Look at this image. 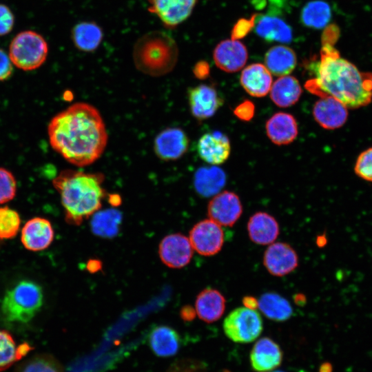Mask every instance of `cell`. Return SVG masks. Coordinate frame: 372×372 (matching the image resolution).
Returning <instances> with one entry per match:
<instances>
[{
  "mask_svg": "<svg viewBox=\"0 0 372 372\" xmlns=\"http://www.w3.org/2000/svg\"><path fill=\"white\" fill-rule=\"evenodd\" d=\"M48 43L39 33L32 30L19 32L9 46V56L18 68L30 71L39 68L46 60Z\"/></svg>",
  "mask_w": 372,
  "mask_h": 372,
  "instance_id": "8992f818",
  "label": "cell"
},
{
  "mask_svg": "<svg viewBox=\"0 0 372 372\" xmlns=\"http://www.w3.org/2000/svg\"><path fill=\"white\" fill-rule=\"evenodd\" d=\"M225 305L226 300L221 292L216 289L206 288L197 296L195 310L200 320L211 323L222 317Z\"/></svg>",
  "mask_w": 372,
  "mask_h": 372,
  "instance_id": "603a6c76",
  "label": "cell"
},
{
  "mask_svg": "<svg viewBox=\"0 0 372 372\" xmlns=\"http://www.w3.org/2000/svg\"><path fill=\"white\" fill-rule=\"evenodd\" d=\"M258 308L269 319L283 322L293 315V308L287 299L276 292H266L258 299Z\"/></svg>",
  "mask_w": 372,
  "mask_h": 372,
  "instance_id": "f1b7e54d",
  "label": "cell"
},
{
  "mask_svg": "<svg viewBox=\"0 0 372 372\" xmlns=\"http://www.w3.org/2000/svg\"><path fill=\"white\" fill-rule=\"evenodd\" d=\"M161 261L167 267L180 269L190 262L193 248L189 239L181 234L165 236L161 242L158 249Z\"/></svg>",
  "mask_w": 372,
  "mask_h": 372,
  "instance_id": "8fae6325",
  "label": "cell"
},
{
  "mask_svg": "<svg viewBox=\"0 0 372 372\" xmlns=\"http://www.w3.org/2000/svg\"><path fill=\"white\" fill-rule=\"evenodd\" d=\"M197 151L200 158L207 163L219 165L225 163L230 155V141L221 132H207L199 138Z\"/></svg>",
  "mask_w": 372,
  "mask_h": 372,
  "instance_id": "9a60e30c",
  "label": "cell"
},
{
  "mask_svg": "<svg viewBox=\"0 0 372 372\" xmlns=\"http://www.w3.org/2000/svg\"><path fill=\"white\" fill-rule=\"evenodd\" d=\"M255 30L259 37L268 41L287 43L292 40L291 27L278 17L271 15L260 17L256 24Z\"/></svg>",
  "mask_w": 372,
  "mask_h": 372,
  "instance_id": "83f0119b",
  "label": "cell"
},
{
  "mask_svg": "<svg viewBox=\"0 0 372 372\" xmlns=\"http://www.w3.org/2000/svg\"><path fill=\"white\" fill-rule=\"evenodd\" d=\"M17 192V181L9 170L0 167V204L12 200Z\"/></svg>",
  "mask_w": 372,
  "mask_h": 372,
  "instance_id": "d590c367",
  "label": "cell"
},
{
  "mask_svg": "<svg viewBox=\"0 0 372 372\" xmlns=\"http://www.w3.org/2000/svg\"><path fill=\"white\" fill-rule=\"evenodd\" d=\"M354 170L359 177L372 182V147L368 148L359 155Z\"/></svg>",
  "mask_w": 372,
  "mask_h": 372,
  "instance_id": "8d00e7d4",
  "label": "cell"
},
{
  "mask_svg": "<svg viewBox=\"0 0 372 372\" xmlns=\"http://www.w3.org/2000/svg\"><path fill=\"white\" fill-rule=\"evenodd\" d=\"M340 37V29L335 24L327 26L321 37L322 45H334Z\"/></svg>",
  "mask_w": 372,
  "mask_h": 372,
  "instance_id": "b9f144b4",
  "label": "cell"
},
{
  "mask_svg": "<svg viewBox=\"0 0 372 372\" xmlns=\"http://www.w3.org/2000/svg\"><path fill=\"white\" fill-rule=\"evenodd\" d=\"M216 66L221 70L233 73L240 70L246 64L248 52L246 46L237 39H226L220 42L213 52Z\"/></svg>",
  "mask_w": 372,
  "mask_h": 372,
  "instance_id": "5bb4252c",
  "label": "cell"
},
{
  "mask_svg": "<svg viewBox=\"0 0 372 372\" xmlns=\"http://www.w3.org/2000/svg\"><path fill=\"white\" fill-rule=\"evenodd\" d=\"M319 372H332V366L330 363L325 362L321 364Z\"/></svg>",
  "mask_w": 372,
  "mask_h": 372,
  "instance_id": "c3c4849f",
  "label": "cell"
},
{
  "mask_svg": "<svg viewBox=\"0 0 372 372\" xmlns=\"http://www.w3.org/2000/svg\"><path fill=\"white\" fill-rule=\"evenodd\" d=\"M296 64L295 52L284 45L271 47L265 56V65L271 74L277 76L289 75L295 69Z\"/></svg>",
  "mask_w": 372,
  "mask_h": 372,
  "instance_id": "d4e9b609",
  "label": "cell"
},
{
  "mask_svg": "<svg viewBox=\"0 0 372 372\" xmlns=\"http://www.w3.org/2000/svg\"><path fill=\"white\" fill-rule=\"evenodd\" d=\"M315 121L323 128L334 130L342 127L348 117L347 107L331 96L321 97L313 107Z\"/></svg>",
  "mask_w": 372,
  "mask_h": 372,
  "instance_id": "e0dca14e",
  "label": "cell"
},
{
  "mask_svg": "<svg viewBox=\"0 0 372 372\" xmlns=\"http://www.w3.org/2000/svg\"><path fill=\"white\" fill-rule=\"evenodd\" d=\"M266 133L270 141L278 145L292 143L298 134V127L294 116L287 112H277L265 125Z\"/></svg>",
  "mask_w": 372,
  "mask_h": 372,
  "instance_id": "44dd1931",
  "label": "cell"
},
{
  "mask_svg": "<svg viewBox=\"0 0 372 372\" xmlns=\"http://www.w3.org/2000/svg\"><path fill=\"white\" fill-rule=\"evenodd\" d=\"M300 372H305V371H301Z\"/></svg>",
  "mask_w": 372,
  "mask_h": 372,
  "instance_id": "816d5d0a",
  "label": "cell"
},
{
  "mask_svg": "<svg viewBox=\"0 0 372 372\" xmlns=\"http://www.w3.org/2000/svg\"><path fill=\"white\" fill-rule=\"evenodd\" d=\"M180 313L182 319L186 321L192 320L196 315L195 309L189 305L183 307Z\"/></svg>",
  "mask_w": 372,
  "mask_h": 372,
  "instance_id": "ee69618b",
  "label": "cell"
},
{
  "mask_svg": "<svg viewBox=\"0 0 372 372\" xmlns=\"http://www.w3.org/2000/svg\"><path fill=\"white\" fill-rule=\"evenodd\" d=\"M302 90L298 80L294 76H280L272 83L270 97L278 107H289L299 100Z\"/></svg>",
  "mask_w": 372,
  "mask_h": 372,
  "instance_id": "4316f807",
  "label": "cell"
},
{
  "mask_svg": "<svg viewBox=\"0 0 372 372\" xmlns=\"http://www.w3.org/2000/svg\"><path fill=\"white\" fill-rule=\"evenodd\" d=\"M254 21V18H252L249 21L245 19L239 21L234 28L231 39H236L244 37L253 26Z\"/></svg>",
  "mask_w": 372,
  "mask_h": 372,
  "instance_id": "7bdbcfd3",
  "label": "cell"
},
{
  "mask_svg": "<svg viewBox=\"0 0 372 372\" xmlns=\"http://www.w3.org/2000/svg\"><path fill=\"white\" fill-rule=\"evenodd\" d=\"M48 134L51 147L70 163L85 167L103 154L108 136L99 110L79 102L56 114Z\"/></svg>",
  "mask_w": 372,
  "mask_h": 372,
  "instance_id": "6da1fadb",
  "label": "cell"
},
{
  "mask_svg": "<svg viewBox=\"0 0 372 372\" xmlns=\"http://www.w3.org/2000/svg\"><path fill=\"white\" fill-rule=\"evenodd\" d=\"M282 352L280 346L272 339L265 337L259 339L250 352V362L257 372H269L280 366Z\"/></svg>",
  "mask_w": 372,
  "mask_h": 372,
  "instance_id": "ac0fdd59",
  "label": "cell"
},
{
  "mask_svg": "<svg viewBox=\"0 0 372 372\" xmlns=\"http://www.w3.org/2000/svg\"><path fill=\"white\" fill-rule=\"evenodd\" d=\"M272 76L262 63H252L245 68L240 74V82L244 90L251 96H266L272 85Z\"/></svg>",
  "mask_w": 372,
  "mask_h": 372,
  "instance_id": "7402d4cb",
  "label": "cell"
},
{
  "mask_svg": "<svg viewBox=\"0 0 372 372\" xmlns=\"http://www.w3.org/2000/svg\"><path fill=\"white\" fill-rule=\"evenodd\" d=\"M263 265L274 276L282 277L293 271L298 266V256L288 243L273 242L265 251Z\"/></svg>",
  "mask_w": 372,
  "mask_h": 372,
  "instance_id": "30bf717a",
  "label": "cell"
},
{
  "mask_svg": "<svg viewBox=\"0 0 372 372\" xmlns=\"http://www.w3.org/2000/svg\"><path fill=\"white\" fill-rule=\"evenodd\" d=\"M28 350V345L17 346L9 333L0 330V371L8 369Z\"/></svg>",
  "mask_w": 372,
  "mask_h": 372,
  "instance_id": "d6a6232c",
  "label": "cell"
},
{
  "mask_svg": "<svg viewBox=\"0 0 372 372\" xmlns=\"http://www.w3.org/2000/svg\"><path fill=\"white\" fill-rule=\"evenodd\" d=\"M187 97L192 114L200 121L213 116L223 104L218 91L204 84L190 88Z\"/></svg>",
  "mask_w": 372,
  "mask_h": 372,
  "instance_id": "7c38bea8",
  "label": "cell"
},
{
  "mask_svg": "<svg viewBox=\"0 0 372 372\" xmlns=\"http://www.w3.org/2000/svg\"><path fill=\"white\" fill-rule=\"evenodd\" d=\"M148 343L152 351L158 357L169 358L176 355L180 347L178 332L166 325L156 326L151 330Z\"/></svg>",
  "mask_w": 372,
  "mask_h": 372,
  "instance_id": "cb8c5ba5",
  "label": "cell"
},
{
  "mask_svg": "<svg viewBox=\"0 0 372 372\" xmlns=\"http://www.w3.org/2000/svg\"><path fill=\"white\" fill-rule=\"evenodd\" d=\"M14 17L11 10L0 3V36L8 34L13 28Z\"/></svg>",
  "mask_w": 372,
  "mask_h": 372,
  "instance_id": "f35d334b",
  "label": "cell"
},
{
  "mask_svg": "<svg viewBox=\"0 0 372 372\" xmlns=\"http://www.w3.org/2000/svg\"><path fill=\"white\" fill-rule=\"evenodd\" d=\"M21 219L14 209L5 206L0 207V240L14 238L20 227Z\"/></svg>",
  "mask_w": 372,
  "mask_h": 372,
  "instance_id": "e575fe53",
  "label": "cell"
},
{
  "mask_svg": "<svg viewBox=\"0 0 372 372\" xmlns=\"http://www.w3.org/2000/svg\"><path fill=\"white\" fill-rule=\"evenodd\" d=\"M15 372H64L59 362L46 353L35 355L21 363Z\"/></svg>",
  "mask_w": 372,
  "mask_h": 372,
  "instance_id": "836d02e7",
  "label": "cell"
},
{
  "mask_svg": "<svg viewBox=\"0 0 372 372\" xmlns=\"http://www.w3.org/2000/svg\"><path fill=\"white\" fill-rule=\"evenodd\" d=\"M315 78L305 87L320 98L331 96L349 108L367 105L372 100V73L360 71L340 56L334 45H322Z\"/></svg>",
  "mask_w": 372,
  "mask_h": 372,
  "instance_id": "7a4b0ae2",
  "label": "cell"
},
{
  "mask_svg": "<svg viewBox=\"0 0 372 372\" xmlns=\"http://www.w3.org/2000/svg\"><path fill=\"white\" fill-rule=\"evenodd\" d=\"M272 372H284L282 371H272Z\"/></svg>",
  "mask_w": 372,
  "mask_h": 372,
  "instance_id": "681fc988",
  "label": "cell"
},
{
  "mask_svg": "<svg viewBox=\"0 0 372 372\" xmlns=\"http://www.w3.org/2000/svg\"><path fill=\"white\" fill-rule=\"evenodd\" d=\"M331 17L329 5L322 0L308 2L301 12V20L309 28L320 29L324 28Z\"/></svg>",
  "mask_w": 372,
  "mask_h": 372,
  "instance_id": "1f68e13d",
  "label": "cell"
},
{
  "mask_svg": "<svg viewBox=\"0 0 372 372\" xmlns=\"http://www.w3.org/2000/svg\"><path fill=\"white\" fill-rule=\"evenodd\" d=\"M205 363L197 360L185 358L177 360L168 368L167 372H206Z\"/></svg>",
  "mask_w": 372,
  "mask_h": 372,
  "instance_id": "74e56055",
  "label": "cell"
},
{
  "mask_svg": "<svg viewBox=\"0 0 372 372\" xmlns=\"http://www.w3.org/2000/svg\"><path fill=\"white\" fill-rule=\"evenodd\" d=\"M43 302L41 287L33 281L21 280L6 293L1 312L10 322L27 323L39 311Z\"/></svg>",
  "mask_w": 372,
  "mask_h": 372,
  "instance_id": "5b68a950",
  "label": "cell"
},
{
  "mask_svg": "<svg viewBox=\"0 0 372 372\" xmlns=\"http://www.w3.org/2000/svg\"><path fill=\"white\" fill-rule=\"evenodd\" d=\"M72 38L78 49L89 52L99 46L103 38V32L96 24L82 22L72 29Z\"/></svg>",
  "mask_w": 372,
  "mask_h": 372,
  "instance_id": "4dcf8cb0",
  "label": "cell"
},
{
  "mask_svg": "<svg viewBox=\"0 0 372 372\" xmlns=\"http://www.w3.org/2000/svg\"><path fill=\"white\" fill-rule=\"evenodd\" d=\"M54 232L50 222L44 218L35 217L28 220L21 229V241L30 251L47 249L52 242Z\"/></svg>",
  "mask_w": 372,
  "mask_h": 372,
  "instance_id": "2e32d148",
  "label": "cell"
},
{
  "mask_svg": "<svg viewBox=\"0 0 372 372\" xmlns=\"http://www.w3.org/2000/svg\"><path fill=\"white\" fill-rule=\"evenodd\" d=\"M198 0H149L151 10L168 26H175L191 14Z\"/></svg>",
  "mask_w": 372,
  "mask_h": 372,
  "instance_id": "d6986e66",
  "label": "cell"
},
{
  "mask_svg": "<svg viewBox=\"0 0 372 372\" xmlns=\"http://www.w3.org/2000/svg\"><path fill=\"white\" fill-rule=\"evenodd\" d=\"M247 228L250 240L260 245L274 242L280 233V227L276 219L264 211L254 214L247 222Z\"/></svg>",
  "mask_w": 372,
  "mask_h": 372,
  "instance_id": "ffe728a7",
  "label": "cell"
},
{
  "mask_svg": "<svg viewBox=\"0 0 372 372\" xmlns=\"http://www.w3.org/2000/svg\"><path fill=\"white\" fill-rule=\"evenodd\" d=\"M104 176L101 173L65 169L53 179L68 223L79 225L101 207L105 195L101 186Z\"/></svg>",
  "mask_w": 372,
  "mask_h": 372,
  "instance_id": "3957f363",
  "label": "cell"
},
{
  "mask_svg": "<svg viewBox=\"0 0 372 372\" xmlns=\"http://www.w3.org/2000/svg\"><path fill=\"white\" fill-rule=\"evenodd\" d=\"M223 372H229V371H223Z\"/></svg>",
  "mask_w": 372,
  "mask_h": 372,
  "instance_id": "f907efd6",
  "label": "cell"
},
{
  "mask_svg": "<svg viewBox=\"0 0 372 372\" xmlns=\"http://www.w3.org/2000/svg\"><path fill=\"white\" fill-rule=\"evenodd\" d=\"M242 205L238 196L224 191L214 196L207 206L209 218L222 227H231L240 218Z\"/></svg>",
  "mask_w": 372,
  "mask_h": 372,
  "instance_id": "9c48e42d",
  "label": "cell"
},
{
  "mask_svg": "<svg viewBox=\"0 0 372 372\" xmlns=\"http://www.w3.org/2000/svg\"><path fill=\"white\" fill-rule=\"evenodd\" d=\"M209 66L205 63H199L196 66L194 73L199 79H205L209 75Z\"/></svg>",
  "mask_w": 372,
  "mask_h": 372,
  "instance_id": "f6af8a7d",
  "label": "cell"
},
{
  "mask_svg": "<svg viewBox=\"0 0 372 372\" xmlns=\"http://www.w3.org/2000/svg\"><path fill=\"white\" fill-rule=\"evenodd\" d=\"M223 227L210 218L197 223L189 231V241L193 249L205 256L218 254L225 243Z\"/></svg>",
  "mask_w": 372,
  "mask_h": 372,
  "instance_id": "ba28073f",
  "label": "cell"
},
{
  "mask_svg": "<svg viewBox=\"0 0 372 372\" xmlns=\"http://www.w3.org/2000/svg\"><path fill=\"white\" fill-rule=\"evenodd\" d=\"M91 221L92 232L100 237L112 238L118 232L122 220L121 213L114 209L97 211Z\"/></svg>",
  "mask_w": 372,
  "mask_h": 372,
  "instance_id": "f546056e",
  "label": "cell"
},
{
  "mask_svg": "<svg viewBox=\"0 0 372 372\" xmlns=\"http://www.w3.org/2000/svg\"><path fill=\"white\" fill-rule=\"evenodd\" d=\"M243 307L251 309H256L258 308V299H256L252 296H246L242 298V300Z\"/></svg>",
  "mask_w": 372,
  "mask_h": 372,
  "instance_id": "bcb514c9",
  "label": "cell"
},
{
  "mask_svg": "<svg viewBox=\"0 0 372 372\" xmlns=\"http://www.w3.org/2000/svg\"><path fill=\"white\" fill-rule=\"evenodd\" d=\"M294 301L298 305H303L306 302V297L302 293H297L294 296Z\"/></svg>",
  "mask_w": 372,
  "mask_h": 372,
  "instance_id": "7dc6e473",
  "label": "cell"
},
{
  "mask_svg": "<svg viewBox=\"0 0 372 372\" xmlns=\"http://www.w3.org/2000/svg\"><path fill=\"white\" fill-rule=\"evenodd\" d=\"M223 331L234 342L249 343L262 333L263 325L260 313L245 307L236 308L225 318Z\"/></svg>",
  "mask_w": 372,
  "mask_h": 372,
  "instance_id": "52a82bcc",
  "label": "cell"
},
{
  "mask_svg": "<svg viewBox=\"0 0 372 372\" xmlns=\"http://www.w3.org/2000/svg\"><path fill=\"white\" fill-rule=\"evenodd\" d=\"M13 72V63L9 54L0 48V81L10 77Z\"/></svg>",
  "mask_w": 372,
  "mask_h": 372,
  "instance_id": "60d3db41",
  "label": "cell"
},
{
  "mask_svg": "<svg viewBox=\"0 0 372 372\" xmlns=\"http://www.w3.org/2000/svg\"><path fill=\"white\" fill-rule=\"evenodd\" d=\"M255 112L254 104L249 101H245L239 104L234 110V114L243 121L251 120Z\"/></svg>",
  "mask_w": 372,
  "mask_h": 372,
  "instance_id": "ab89813d",
  "label": "cell"
},
{
  "mask_svg": "<svg viewBox=\"0 0 372 372\" xmlns=\"http://www.w3.org/2000/svg\"><path fill=\"white\" fill-rule=\"evenodd\" d=\"M189 143V138L182 129L168 127L156 136L154 150L163 161H175L187 152Z\"/></svg>",
  "mask_w": 372,
  "mask_h": 372,
  "instance_id": "4fadbf2b",
  "label": "cell"
},
{
  "mask_svg": "<svg viewBox=\"0 0 372 372\" xmlns=\"http://www.w3.org/2000/svg\"><path fill=\"white\" fill-rule=\"evenodd\" d=\"M226 184L225 172L217 166L201 167L194 176V185L196 192L208 198L218 194Z\"/></svg>",
  "mask_w": 372,
  "mask_h": 372,
  "instance_id": "484cf974",
  "label": "cell"
},
{
  "mask_svg": "<svg viewBox=\"0 0 372 372\" xmlns=\"http://www.w3.org/2000/svg\"><path fill=\"white\" fill-rule=\"evenodd\" d=\"M174 40L166 32L152 31L144 34L134 47L133 59L142 72L159 76L171 72L178 54Z\"/></svg>",
  "mask_w": 372,
  "mask_h": 372,
  "instance_id": "277c9868",
  "label": "cell"
}]
</instances>
